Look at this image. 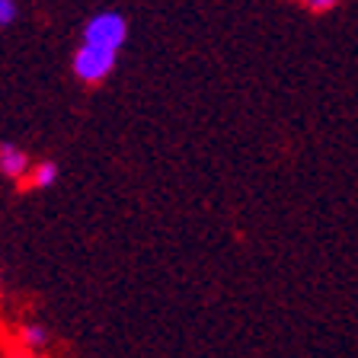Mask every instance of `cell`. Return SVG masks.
<instances>
[{
	"mask_svg": "<svg viewBox=\"0 0 358 358\" xmlns=\"http://www.w3.org/2000/svg\"><path fill=\"white\" fill-rule=\"evenodd\" d=\"M128 36V26L119 13H99L87 22V29H83V42L87 45H96V48H109L115 52Z\"/></svg>",
	"mask_w": 358,
	"mask_h": 358,
	"instance_id": "cell-1",
	"label": "cell"
},
{
	"mask_svg": "<svg viewBox=\"0 0 358 358\" xmlns=\"http://www.w3.org/2000/svg\"><path fill=\"white\" fill-rule=\"evenodd\" d=\"M112 64H115V52L96 48V45H83L80 52L74 55V74L87 83L103 80V77L112 71Z\"/></svg>",
	"mask_w": 358,
	"mask_h": 358,
	"instance_id": "cell-2",
	"label": "cell"
},
{
	"mask_svg": "<svg viewBox=\"0 0 358 358\" xmlns=\"http://www.w3.org/2000/svg\"><path fill=\"white\" fill-rule=\"evenodd\" d=\"M0 170L7 173V176H22L26 173V154L13 144H3L0 148Z\"/></svg>",
	"mask_w": 358,
	"mask_h": 358,
	"instance_id": "cell-3",
	"label": "cell"
},
{
	"mask_svg": "<svg viewBox=\"0 0 358 358\" xmlns=\"http://www.w3.org/2000/svg\"><path fill=\"white\" fill-rule=\"evenodd\" d=\"M55 176H58V170H55L52 164H42V166H36V173L29 176V182H26V186H52Z\"/></svg>",
	"mask_w": 358,
	"mask_h": 358,
	"instance_id": "cell-4",
	"label": "cell"
},
{
	"mask_svg": "<svg viewBox=\"0 0 358 358\" xmlns=\"http://www.w3.org/2000/svg\"><path fill=\"white\" fill-rule=\"evenodd\" d=\"M16 20V3L10 0H0V26H7V22Z\"/></svg>",
	"mask_w": 358,
	"mask_h": 358,
	"instance_id": "cell-5",
	"label": "cell"
},
{
	"mask_svg": "<svg viewBox=\"0 0 358 358\" xmlns=\"http://www.w3.org/2000/svg\"><path fill=\"white\" fill-rule=\"evenodd\" d=\"M45 339H48V336H45L42 327H29V329H26V343H29V345H42Z\"/></svg>",
	"mask_w": 358,
	"mask_h": 358,
	"instance_id": "cell-6",
	"label": "cell"
},
{
	"mask_svg": "<svg viewBox=\"0 0 358 358\" xmlns=\"http://www.w3.org/2000/svg\"><path fill=\"white\" fill-rule=\"evenodd\" d=\"M310 10H333V3H327V0L323 3H310Z\"/></svg>",
	"mask_w": 358,
	"mask_h": 358,
	"instance_id": "cell-7",
	"label": "cell"
}]
</instances>
